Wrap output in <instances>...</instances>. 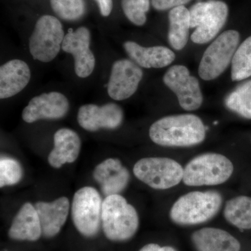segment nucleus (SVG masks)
Wrapping results in <instances>:
<instances>
[{"label":"nucleus","instance_id":"nucleus-26","mask_svg":"<svg viewBox=\"0 0 251 251\" xmlns=\"http://www.w3.org/2000/svg\"><path fill=\"white\" fill-rule=\"evenodd\" d=\"M54 14L61 19L75 21L85 14V0H50Z\"/></svg>","mask_w":251,"mask_h":251},{"label":"nucleus","instance_id":"nucleus-15","mask_svg":"<svg viewBox=\"0 0 251 251\" xmlns=\"http://www.w3.org/2000/svg\"><path fill=\"white\" fill-rule=\"evenodd\" d=\"M97 181L105 196L120 194L128 186L130 173L121 161L110 158L99 163L93 172Z\"/></svg>","mask_w":251,"mask_h":251},{"label":"nucleus","instance_id":"nucleus-4","mask_svg":"<svg viewBox=\"0 0 251 251\" xmlns=\"http://www.w3.org/2000/svg\"><path fill=\"white\" fill-rule=\"evenodd\" d=\"M233 172V163L227 156L217 153H203L186 165L182 181L188 186H217L226 182Z\"/></svg>","mask_w":251,"mask_h":251},{"label":"nucleus","instance_id":"nucleus-10","mask_svg":"<svg viewBox=\"0 0 251 251\" xmlns=\"http://www.w3.org/2000/svg\"><path fill=\"white\" fill-rule=\"evenodd\" d=\"M165 85L177 97L180 106L186 111L201 108L203 95L199 81L192 76L188 68L174 65L168 69L163 77Z\"/></svg>","mask_w":251,"mask_h":251},{"label":"nucleus","instance_id":"nucleus-16","mask_svg":"<svg viewBox=\"0 0 251 251\" xmlns=\"http://www.w3.org/2000/svg\"><path fill=\"white\" fill-rule=\"evenodd\" d=\"M30 68L22 59H14L0 67V99L11 98L22 92L31 80Z\"/></svg>","mask_w":251,"mask_h":251},{"label":"nucleus","instance_id":"nucleus-28","mask_svg":"<svg viewBox=\"0 0 251 251\" xmlns=\"http://www.w3.org/2000/svg\"><path fill=\"white\" fill-rule=\"evenodd\" d=\"M122 7L126 17L137 26H143L146 23V12L139 4L132 0H122Z\"/></svg>","mask_w":251,"mask_h":251},{"label":"nucleus","instance_id":"nucleus-5","mask_svg":"<svg viewBox=\"0 0 251 251\" xmlns=\"http://www.w3.org/2000/svg\"><path fill=\"white\" fill-rule=\"evenodd\" d=\"M189 11L191 28H196L191 39L197 44H206L214 39L224 27L228 16V6L220 0L196 3Z\"/></svg>","mask_w":251,"mask_h":251},{"label":"nucleus","instance_id":"nucleus-7","mask_svg":"<svg viewBox=\"0 0 251 251\" xmlns=\"http://www.w3.org/2000/svg\"><path fill=\"white\" fill-rule=\"evenodd\" d=\"M135 177L156 190H166L177 186L183 180L184 168L166 157H148L135 163Z\"/></svg>","mask_w":251,"mask_h":251},{"label":"nucleus","instance_id":"nucleus-22","mask_svg":"<svg viewBox=\"0 0 251 251\" xmlns=\"http://www.w3.org/2000/svg\"><path fill=\"white\" fill-rule=\"evenodd\" d=\"M168 41L173 49L181 50L187 44L191 29L190 11L184 6L170 11Z\"/></svg>","mask_w":251,"mask_h":251},{"label":"nucleus","instance_id":"nucleus-23","mask_svg":"<svg viewBox=\"0 0 251 251\" xmlns=\"http://www.w3.org/2000/svg\"><path fill=\"white\" fill-rule=\"evenodd\" d=\"M224 216L229 224L240 229H251V197L239 196L229 200Z\"/></svg>","mask_w":251,"mask_h":251},{"label":"nucleus","instance_id":"nucleus-6","mask_svg":"<svg viewBox=\"0 0 251 251\" xmlns=\"http://www.w3.org/2000/svg\"><path fill=\"white\" fill-rule=\"evenodd\" d=\"M65 35L59 19L50 15L41 16L29 36V53L34 60L52 62L62 50Z\"/></svg>","mask_w":251,"mask_h":251},{"label":"nucleus","instance_id":"nucleus-19","mask_svg":"<svg viewBox=\"0 0 251 251\" xmlns=\"http://www.w3.org/2000/svg\"><path fill=\"white\" fill-rule=\"evenodd\" d=\"M54 148L48 157L52 168H60L76 161L80 152L81 140L76 132L68 128L57 130L54 135Z\"/></svg>","mask_w":251,"mask_h":251},{"label":"nucleus","instance_id":"nucleus-18","mask_svg":"<svg viewBox=\"0 0 251 251\" xmlns=\"http://www.w3.org/2000/svg\"><path fill=\"white\" fill-rule=\"evenodd\" d=\"M35 208L40 220L43 235L52 237L60 232L65 224L70 203L67 198L61 197L50 202H36Z\"/></svg>","mask_w":251,"mask_h":251},{"label":"nucleus","instance_id":"nucleus-2","mask_svg":"<svg viewBox=\"0 0 251 251\" xmlns=\"http://www.w3.org/2000/svg\"><path fill=\"white\" fill-rule=\"evenodd\" d=\"M222 204V196L217 191H192L175 201L170 211V217L181 226L203 224L219 212Z\"/></svg>","mask_w":251,"mask_h":251},{"label":"nucleus","instance_id":"nucleus-17","mask_svg":"<svg viewBox=\"0 0 251 251\" xmlns=\"http://www.w3.org/2000/svg\"><path fill=\"white\" fill-rule=\"evenodd\" d=\"M124 49L132 61L144 69H161L174 62L175 52L166 46L144 47L133 41L124 43Z\"/></svg>","mask_w":251,"mask_h":251},{"label":"nucleus","instance_id":"nucleus-1","mask_svg":"<svg viewBox=\"0 0 251 251\" xmlns=\"http://www.w3.org/2000/svg\"><path fill=\"white\" fill-rule=\"evenodd\" d=\"M150 139L156 145L169 148H187L202 143L206 128L199 117L181 114L162 117L149 130Z\"/></svg>","mask_w":251,"mask_h":251},{"label":"nucleus","instance_id":"nucleus-12","mask_svg":"<svg viewBox=\"0 0 251 251\" xmlns=\"http://www.w3.org/2000/svg\"><path fill=\"white\" fill-rule=\"evenodd\" d=\"M90 46L91 32L85 27L69 31L62 43V50L74 57V70L80 78L90 76L96 67L95 56Z\"/></svg>","mask_w":251,"mask_h":251},{"label":"nucleus","instance_id":"nucleus-14","mask_svg":"<svg viewBox=\"0 0 251 251\" xmlns=\"http://www.w3.org/2000/svg\"><path fill=\"white\" fill-rule=\"evenodd\" d=\"M125 114L120 105L107 103L102 105L85 104L79 108L77 120L81 128L87 131L116 129L122 125Z\"/></svg>","mask_w":251,"mask_h":251},{"label":"nucleus","instance_id":"nucleus-13","mask_svg":"<svg viewBox=\"0 0 251 251\" xmlns=\"http://www.w3.org/2000/svg\"><path fill=\"white\" fill-rule=\"evenodd\" d=\"M70 109L69 99L59 92H50L33 97L23 109L22 118L26 123L41 120H59L67 115Z\"/></svg>","mask_w":251,"mask_h":251},{"label":"nucleus","instance_id":"nucleus-31","mask_svg":"<svg viewBox=\"0 0 251 251\" xmlns=\"http://www.w3.org/2000/svg\"><path fill=\"white\" fill-rule=\"evenodd\" d=\"M140 251H176L171 247H161L156 244H150L142 248Z\"/></svg>","mask_w":251,"mask_h":251},{"label":"nucleus","instance_id":"nucleus-25","mask_svg":"<svg viewBox=\"0 0 251 251\" xmlns=\"http://www.w3.org/2000/svg\"><path fill=\"white\" fill-rule=\"evenodd\" d=\"M231 64L232 80L242 81L251 77V36L239 46Z\"/></svg>","mask_w":251,"mask_h":251},{"label":"nucleus","instance_id":"nucleus-21","mask_svg":"<svg viewBox=\"0 0 251 251\" xmlns=\"http://www.w3.org/2000/svg\"><path fill=\"white\" fill-rule=\"evenodd\" d=\"M192 240L198 251H240L239 241L229 232L215 227L196 231Z\"/></svg>","mask_w":251,"mask_h":251},{"label":"nucleus","instance_id":"nucleus-27","mask_svg":"<svg viewBox=\"0 0 251 251\" xmlns=\"http://www.w3.org/2000/svg\"><path fill=\"white\" fill-rule=\"evenodd\" d=\"M23 175L21 163L9 157H2L0 160V187L18 184Z\"/></svg>","mask_w":251,"mask_h":251},{"label":"nucleus","instance_id":"nucleus-30","mask_svg":"<svg viewBox=\"0 0 251 251\" xmlns=\"http://www.w3.org/2000/svg\"><path fill=\"white\" fill-rule=\"evenodd\" d=\"M98 4L100 14L103 17H108L111 14L113 8L112 0H95Z\"/></svg>","mask_w":251,"mask_h":251},{"label":"nucleus","instance_id":"nucleus-32","mask_svg":"<svg viewBox=\"0 0 251 251\" xmlns=\"http://www.w3.org/2000/svg\"><path fill=\"white\" fill-rule=\"evenodd\" d=\"M132 1H135V3L139 4L145 12H148L149 10H150V0H132Z\"/></svg>","mask_w":251,"mask_h":251},{"label":"nucleus","instance_id":"nucleus-11","mask_svg":"<svg viewBox=\"0 0 251 251\" xmlns=\"http://www.w3.org/2000/svg\"><path fill=\"white\" fill-rule=\"evenodd\" d=\"M143 77V69L131 59L115 61L107 85L109 97L119 101L129 99L138 90Z\"/></svg>","mask_w":251,"mask_h":251},{"label":"nucleus","instance_id":"nucleus-9","mask_svg":"<svg viewBox=\"0 0 251 251\" xmlns=\"http://www.w3.org/2000/svg\"><path fill=\"white\" fill-rule=\"evenodd\" d=\"M103 201L96 188L85 186L75 192L73 198L72 216L74 226L85 237L99 232L101 224Z\"/></svg>","mask_w":251,"mask_h":251},{"label":"nucleus","instance_id":"nucleus-24","mask_svg":"<svg viewBox=\"0 0 251 251\" xmlns=\"http://www.w3.org/2000/svg\"><path fill=\"white\" fill-rule=\"evenodd\" d=\"M226 107L243 118L251 120V80L237 86L225 100Z\"/></svg>","mask_w":251,"mask_h":251},{"label":"nucleus","instance_id":"nucleus-20","mask_svg":"<svg viewBox=\"0 0 251 251\" xmlns=\"http://www.w3.org/2000/svg\"><path fill=\"white\" fill-rule=\"evenodd\" d=\"M41 234L40 220L35 206L25 203L13 220L9 230V237L15 240L34 242Z\"/></svg>","mask_w":251,"mask_h":251},{"label":"nucleus","instance_id":"nucleus-29","mask_svg":"<svg viewBox=\"0 0 251 251\" xmlns=\"http://www.w3.org/2000/svg\"><path fill=\"white\" fill-rule=\"evenodd\" d=\"M191 1V0H151V4L158 11H165L184 6Z\"/></svg>","mask_w":251,"mask_h":251},{"label":"nucleus","instance_id":"nucleus-3","mask_svg":"<svg viewBox=\"0 0 251 251\" xmlns=\"http://www.w3.org/2000/svg\"><path fill=\"white\" fill-rule=\"evenodd\" d=\"M101 224L105 237L114 242L128 240L139 227L134 206L120 194L106 196L102 206Z\"/></svg>","mask_w":251,"mask_h":251},{"label":"nucleus","instance_id":"nucleus-8","mask_svg":"<svg viewBox=\"0 0 251 251\" xmlns=\"http://www.w3.org/2000/svg\"><path fill=\"white\" fill-rule=\"evenodd\" d=\"M240 34L233 29L220 34L204 51L198 74L202 80L209 81L219 77L232 63L239 46Z\"/></svg>","mask_w":251,"mask_h":251}]
</instances>
